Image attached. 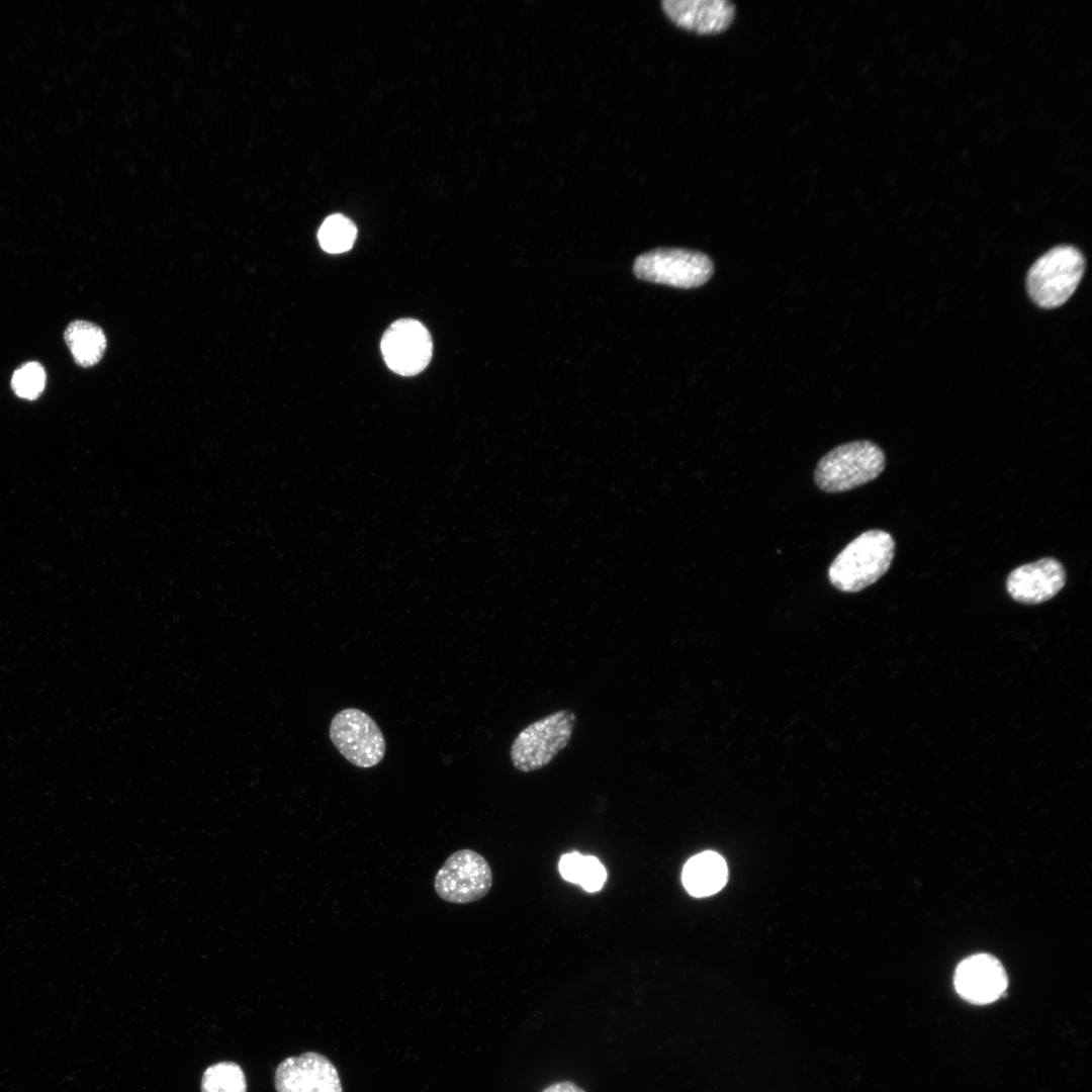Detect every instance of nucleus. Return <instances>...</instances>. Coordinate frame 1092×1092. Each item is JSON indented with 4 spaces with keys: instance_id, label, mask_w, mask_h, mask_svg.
<instances>
[{
    "instance_id": "nucleus-1",
    "label": "nucleus",
    "mask_w": 1092,
    "mask_h": 1092,
    "mask_svg": "<svg viewBox=\"0 0 1092 1092\" xmlns=\"http://www.w3.org/2000/svg\"><path fill=\"white\" fill-rule=\"evenodd\" d=\"M894 555L895 541L890 533L878 529L866 531L833 559L828 579L840 592H859L888 571Z\"/></svg>"
},
{
    "instance_id": "nucleus-2",
    "label": "nucleus",
    "mask_w": 1092,
    "mask_h": 1092,
    "mask_svg": "<svg viewBox=\"0 0 1092 1092\" xmlns=\"http://www.w3.org/2000/svg\"><path fill=\"white\" fill-rule=\"evenodd\" d=\"M885 465L884 452L877 444L852 441L838 445L819 460L814 481L825 492L847 491L877 478Z\"/></svg>"
},
{
    "instance_id": "nucleus-3",
    "label": "nucleus",
    "mask_w": 1092,
    "mask_h": 1092,
    "mask_svg": "<svg viewBox=\"0 0 1092 1092\" xmlns=\"http://www.w3.org/2000/svg\"><path fill=\"white\" fill-rule=\"evenodd\" d=\"M1085 271L1082 253L1073 246H1057L1039 257L1027 273L1026 286L1040 307L1055 308L1075 292Z\"/></svg>"
},
{
    "instance_id": "nucleus-4",
    "label": "nucleus",
    "mask_w": 1092,
    "mask_h": 1092,
    "mask_svg": "<svg viewBox=\"0 0 1092 1092\" xmlns=\"http://www.w3.org/2000/svg\"><path fill=\"white\" fill-rule=\"evenodd\" d=\"M575 722L572 711L559 710L526 726L510 748L514 767L531 772L549 764L567 746Z\"/></svg>"
},
{
    "instance_id": "nucleus-5",
    "label": "nucleus",
    "mask_w": 1092,
    "mask_h": 1092,
    "mask_svg": "<svg viewBox=\"0 0 1092 1092\" xmlns=\"http://www.w3.org/2000/svg\"><path fill=\"white\" fill-rule=\"evenodd\" d=\"M713 271V262L707 255L676 248L646 252L633 265L637 278L678 288L699 287L711 278Z\"/></svg>"
},
{
    "instance_id": "nucleus-6",
    "label": "nucleus",
    "mask_w": 1092,
    "mask_h": 1092,
    "mask_svg": "<svg viewBox=\"0 0 1092 1092\" xmlns=\"http://www.w3.org/2000/svg\"><path fill=\"white\" fill-rule=\"evenodd\" d=\"M329 734L338 751L357 767H373L385 755L386 742L380 727L359 709L338 712L331 721Z\"/></svg>"
},
{
    "instance_id": "nucleus-7",
    "label": "nucleus",
    "mask_w": 1092,
    "mask_h": 1092,
    "mask_svg": "<svg viewBox=\"0 0 1092 1092\" xmlns=\"http://www.w3.org/2000/svg\"><path fill=\"white\" fill-rule=\"evenodd\" d=\"M492 886V872L487 860L472 849H459L437 872L434 888L444 901L471 903L483 898Z\"/></svg>"
},
{
    "instance_id": "nucleus-8",
    "label": "nucleus",
    "mask_w": 1092,
    "mask_h": 1092,
    "mask_svg": "<svg viewBox=\"0 0 1092 1092\" xmlns=\"http://www.w3.org/2000/svg\"><path fill=\"white\" fill-rule=\"evenodd\" d=\"M380 348L388 368L402 376L422 372L433 354L429 331L414 318L394 322L383 334Z\"/></svg>"
},
{
    "instance_id": "nucleus-9",
    "label": "nucleus",
    "mask_w": 1092,
    "mask_h": 1092,
    "mask_svg": "<svg viewBox=\"0 0 1092 1092\" xmlns=\"http://www.w3.org/2000/svg\"><path fill=\"white\" fill-rule=\"evenodd\" d=\"M276 1092H343L332 1062L315 1052L283 1060L275 1071Z\"/></svg>"
},
{
    "instance_id": "nucleus-10",
    "label": "nucleus",
    "mask_w": 1092,
    "mask_h": 1092,
    "mask_svg": "<svg viewBox=\"0 0 1092 1092\" xmlns=\"http://www.w3.org/2000/svg\"><path fill=\"white\" fill-rule=\"evenodd\" d=\"M954 987L966 1000L986 1004L1003 994L1007 987V975L996 958L978 953L968 957L957 967Z\"/></svg>"
},
{
    "instance_id": "nucleus-11",
    "label": "nucleus",
    "mask_w": 1092,
    "mask_h": 1092,
    "mask_svg": "<svg viewBox=\"0 0 1092 1092\" xmlns=\"http://www.w3.org/2000/svg\"><path fill=\"white\" fill-rule=\"evenodd\" d=\"M660 4L676 26L700 35L725 31L736 15L735 4L728 0H664Z\"/></svg>"
},
{
    "instance_id": "nucleus-12",
    "label": "nucleus",
    "mask_w": 1092,
    "mask_h": 1092,
    "mask_svg": "<svg viewBox=\"0 0 1092 1092\" xmlns=\"http://www.w3.org/2000/svg\"><path fill=\"white\" fill-rule=\"evenodd\" d=\"M1066 583V571L1055 558L1046 557L1023 564L1007 577L1011 598L1022 604H1041L1054 598Z\"/></svg>"
},
{
    "instance_id": "nucleus-13",
    "label": "nucleus",
    "mask_w": 1092,
    "mask_h": 1092,
    "mask_svg": "<svg viewBox=\"0 0 1092 1092\" xmlns=\"http://www.w3.org/2000/svg\"><path fill=\"white\" fill-rule=\"evenodd\" d=\"M728 876L724 858L714 851H704L691 857L682 870V884L694 897H707L719 892Z\"/></svg>"
},
{
    "instance_id": "nucleus-14",
    "label": "nucleus",
    "mask_w": 1092,
    "mask_h": 1092,
    "mask_svg": "<svg viewBox=\"0 0 1092 1092\" xmlns=\"http://www.w3.org/2000/svg\"><path fill=\"white\" fill-rule=\"evenodd\" d=\"M65 342L74 361L81 367L97 364L106 348V338L97 325L87 321H74L64 332Z\"/></svg>"
},
{
    "instance_id": "nucleus-15",
    "label": "nucleus",
    "mask_w": 1092,
    "mask_h": 1092,
    "mask_svg": "<svg viewBox=\"0 0 1092 1092\" xmlns=\"http://www.w3.org/2000/svg\"><path fill=\"white\" fill-rule=\"evenodd\" d=\"M354 222L343 214H332L322 223L317 239L324 251L339 254L349 251L356 240Z\"/></svg>"
},
{
    "instance_id": "nucleus-16",
    "label": "nucleus",
    "mask_w": 1092,
    "mask_h": 1092,
    "mask_svg": "<svg viewBox=\"0 0 1092 1092\" xmlns=\"http://www.w3.org/2000/svg\"><path fill=\"white\" fill-rule=\"evenodd\" d=\"M201 1092H247L245 1073L235 1062L213 1064L202 1075Z\"/></svg>"
},
{
    "instance_id": "nucleus-17",
    "label": "nucleus",
    "mask_w": 1092,
    "mask_h": 1092,
    "mask_svg": "<svg viewBox=\"0 0 1092 1092\" xmlns=\"http://www.w3.org/2000/svg\"><path fill=\"white\" fill-rule=\"evenodd\" d=\"M47 375L44 368L38 362H27L17 368L11 378V387L14 393L25 399H35L43 391Z\"/></svg>"
},
{
    "instance_id": "nucleus-18",
    "label": "nucleus",
    "mask_w": 1092,
    "mask_h": 1092,
    "mask_svg": "<svg viewBox=\"0 0 1092 1092\" xmlns=\"http://www.w3.org/2000/svg\"><path fill=\"white\" fill-rule=\"evenodd\" d=\"M607 879L603 863L595 856H583L578 883L585 891H599Z\"/></svg>"
},
{
    "instance_id": "nucleus-19",
    "label": "nucleus",
    "mask_w": 1092,
    "mask_h": 1092,
    "mask_svg": "<svg viewBox=\"0 0 1092 1092\" xmlns=\"http://www.w3.org/2000/svg\"><path fill=\"white\" fill-rule=\"evenodd\" d=\"M583 855L578 852L563 854L559 860V872L562 878L570 883H578Z\"/></svg>"
},
{
    "instance_id": "nucleus-20",
    "label": "nucleus",
    "mask_w": 1092,
    "mask_h": 1092,
    "mask_svg": "<svg viewBox=\"0 0 1092 1092\" xmlns=\"http://www.w3.org/2000/svg\"><path fill=\"white\" fill-rule=\"evenodd\" d=\"M542 1092H584L576 1084L568 1081L554 1083L546 1087Z\"/></svg>"
}]
</instances>
